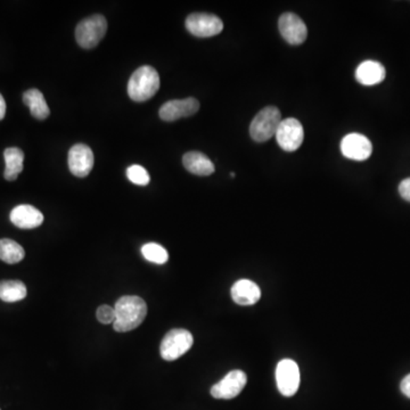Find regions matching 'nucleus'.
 I'll list each match as a JSON object with an SVG mask.
<instances>
[{
    "label": "nucleus",
    "mask_w": 410,
    "mask_h": 410,
    "mask_svg": "<svg viewBox=\"0 0 410 410\" xmlns=\"http://www.w3.org/2000/svg\"><path fill=\"white\" fill-rule=\"evenodd\" d=\"M114 331L126 333L139 327L147 315V306L136 295H124L116 301Z\"/></svg>",
    "instance_id": "f257e3e1"
},
{
    "label": "nucleus",
    "mask_w": 410,
    "mask_h": 410,
    "mask_svg": "<svg viewBox=\"0 0 410 410\" xmlns=\"http://www.w3.org/2000/svg\"><path fill=\"white\" fill-rule=\"evenodd\" d=\"M159 88V76L155 68L148 65L133 72L128 83V94L137 103L148 101Z\"/></svg>",
    "instance_id": "f03ea898"
},
{
    "label": "nucleus",
    "mask_w": 410,
    "mask_h": 410,
    "mask_svg": "<svg viewBox=\"0 0 410 410\" xmlns=\"http://www.w3.org/2000/svg\"><path fill=\"white\" fill-rule=\"evenodd\" d=\"M281 122L282 113L277 107H265L252 120L250 135L254 142H268L277 133Z\"/></svg>",
    "instance_id": "7ed1b4c3"
},
{
    "label": "nucleus",
    "mask_w": 410,
    "mask_h": 410,
    "mask_svg": "<svg viewBox=\"0 0 410 410\" xmlns=\"http://www.w3.org/2000/svg\"><path fill=\"white\" fill-rule=\"evenodd\" d=\"M107 31V18H104L103 15H92L78 24L76 39L80 47L92 49L100 44Z\"/></svg>",
    "instance_id": "20e7f679"
},
{
    "label": "nucleus",
    "mask_w": 410,
    "mask_h": 410,
    "mask_svg": "<svg viewBox=\"0 0 410 410\" xmlns=\"http://www.w3.org/2000/svg\"><path fill=\"white\" fill-rule=\"evenodd\" d=\"M193 342H194V339L191 332L181 330V328L171 330L167 333L161 342V346H159L161 357L167 361L177 360L192 348Z\"/></svg>",
    "instance_id": "39448f33"
},
{
    "label": "nucleus",
    "mask_w": 410,
    "mask_h": 410,
    "mask_svg": "<svg viewBox=\"0 0 410 410\" xmlns=\"http://www.w3.org/2000/svg\"><path fill=\"white\" fill-rule=\"evenodd\" d=\"M185 24L188 32L198 38L217 36L224 29V23L218 16L207 13H194L189 15Z\"/></svg>",
    "instance_id": "423d86ee"
},
{
    "label": "nucleus",
    "mask_w": 410,
    "mask_h": 410,
    "mask_svg": "<svg viewBox=\"0 0 410 410\" xmlns=\"http://www.w3.org/2000/svg\"><path fill=\"white\" fill-rule=\"evenodd\" d=\"M275 137L283 151L295 152L303 143V127L296 119H285L282 120Z\"/></svg>",
    "instance_id": "0eeeda50"
},
{
    "label": "nucleus",
    "mask_w": 410,
    "mask_h": 410,
    "mask_svg": "<svg viewBox=\"0 0 410 410\" xmlns=\"http://www.w3.org/2000/svg\"><path fill=\"white\" fill-rule=\"evenodd\" d=\"M276 382L279 392L285 397H293L300 385V369L292 359H283L276 368Z\"/></svg>",
    "instance_id": "6e6552de"
},
{
    "label": "nucleus",
    "mask_w": 410,
    "mask_h": 410,
    "mask_svg": "<svg viewBox=\"0 0 410 410\" xmlns=\"http://www.w3.org/2000/svg\"><path fill=\"white\" fill-rule=\"evenodd\" d=\"M246 383H248L246 374L243 370L235 369L228 373L222 381L211 387V396L224 400L236 398L239 393L242 392Z\"/></svg>",
    "instance_id": "1a4fd4ad"
},
{
    "label": "nucleus",
    "mask_w": 410,
    "mask_h": 410,
    "mask_svg": "<svg viewBox=\"0 0 410 410\" xmlns=\"http://www.w3.org/2000/svg\"><path fill=\"white\" fill-rule=\"evenodd\" d=\"M279 32L289 44H301L308 36L307 25L294 13H285L278 21Z\"/></svg>",
    "instance_id": "9d476101"
},
{
    "label": "nucleus",
    "mask_w": 410,
    "mask_h": 410,
    "mask_svg": "<svg viewBox=\"0 0 410 410\" xmlns=\"http://www.w3.org/2000/svg\"><path fill=\"white\" fill-rule=\"evenodd\" d=\"M341 152L346 159L365 161L372 155L373 145L363 135L357 133H349L341 142Z\"/></svg>",
    "instance_id": "9b49d317"
},
{
    "label": "nucleus",
    "mask_w": 410,
    "mask_h": 410,
    "mask_svg": "<svg viewBox=\"0 0 410 410\" xmlns=\"http://www.w3.org/2000/svg\"><path fill=\"white\" fill-rule=\"evenodd\" d=\"M200 109V102L196 98L189 97L186 100H174L167 102L159 109V118L163 121L172 122L181 118L194 116Z\"/></svg>",
    "instance_id": "f8f14e48"
},
{
    "label": "nucleus",
    "mask_w": 410,
    "mask_h": 410,
    "mask_svg": "<svg viewBox=\"0 0 410 410\" xmlns=\"http://www.w3.org/2000/svg\"><path fill=\"white\" fill-rule=\"evenodd\" d=\"M94 167V154L85 144L74 145L68 152V168L76 177L85 178Z\"/></svg>",
    "instance_id": "ddd939ff"
},
{
    "label": "nucleus",
    "mask_w": 410,
    "mask_h": 410,
    "mask_svg": "<svg viewBox=\"0 0 410 410\" xmlns=\"http://www.w3.org/2000/svg\"><path fill=\"white\" fill-rule=\"evenodd\" d=\"M9 219L13 224L21 229H33L44 222L42 213L36 207L28 204H22L14 207Z\"/></svg>",
    "instance_id": "4468645a"
},
{
    "label": "nucleus",
    "mask_w": 410,
    "mask_h": 410,
    "mask_svg": "<svg viewBox=\"0 0 410 410\" xmlns=\"http://www.w3.org/2000/svg\"><path fill=\"white\" fill-rule=\"evenodd\" d=\"M231 298L239 306H253L261 298V289L250 279H239L231 287Z\"/></svg>",
    "instance_id": "2eb2a0df"
},
{
    "label": "nucleus",
    "mask_w": 410,
    "mask_h": 410,
    "mask_svg": "<svg viewBox=\"0 0 410 410\" xmlns=\"http://www.w3.org/2000/svg\"><path fill=\"white\" fill-rule=\"evenodd\" d=\"M385 76V68L376 61H365L356 70V79L363 86H375L383 83Z\"/></svg>",
    "instance_id": "dca6fc26"
},
{
    "label": "nucleus",
    "mask_w": 410,
    "mask_h": 410,
    "mask_svg": "<svg viewBox=\"0 0 410 410\" xmlns=\"http://www.w3.org/2000/svg\"><path fill=\"white\" fill-rule=\"evenodd\" d=\"M183 167L191 174L207 177L216 170L212 161L201 152H188L183 157Z\"/></svg>",
    "instance_id": "f3484780"
},
{
    "label": "nucleus",
    "mask_w": 410,
    "mask_h": 410,
    "mask_svg": "<svg viewBox=\"0 0 410 410\" xmlns=\"http://www.w3.org/2000/svg\"><path fill=\"white\" fill-rule=\"evenodd\" d=\"M23 102L29 107L33 118L44 120L51 114V109L44 101V95L38 89H29L24 92Z\"/></svg>",
    "instance_id": "a211bd4d"
},
{
    "label": "nucleus",
    "mask_w": 410,
    "mask_h": 410,
    "mask_svg": "<svg viewBox=\"0 0 410 410\" xmlns=\"http://www.w3.org/2000/svg\"><path fill=\"white\" fill-rule=\"evenodd\" d=\"M6 169L4 177L8 181L18 179V174L23 171L24 153L18 147H9L4 152Z\"/></svg>",
    "instance_id": "6ab92c4d"
},
{
    "label": "nucleus",
    "mask_w": 410,
    "mask_h": 410,
    "mask_svg": "<svg viewBox=\"0 0 410 410\" xmlns=\"http://www.w3.org/2000/svg\"><path fill=\"white\" fill-rule=\"evenodd\" d=\"M27 287L21 281L0 282V300L5 302H18L27 296Z\"/></svg>",
    "instance_id": "aec40b11"
},
{
    "label": "nucleus",
    "mask_w": 410,
    "mask_h": 410,
    "mask_svg": "<svg viewBox=\"0 0 410 410\" xmlns=\"http://www.w3.org/2000/svg\"><path fill=\"white\" fill-rule=\"evenodd\" d=\"M25 257V251L18 243L12 239H0V260L4 263L14 265L21 263Z\"/></svg>",
    "instance_id": "412c9836"
},
{
    "label": "nucleus",
    "mask_w": 410,
    "mask_h": 410,
    "mask_svg": "<svg viewBox=\"0 0 410 410\" xmlns=\"http://www.w3.org/2000/svg\"><path fill=\"white\" fill-rule=\"evenodd\" d=\"M143 257L150 263L163 265L169 259V254L166 248L157 243H147L142 248Z\"/></svg>",
    "instance_id": "4be33fe9"
},
{
    "label": "nucleus",
    "mask_w": 410,
    "mask_h": 410,
    "mask_svg": "<svg viewBox=\"0 0 410 410\" xmlns=\"http://www.w3.org/2000/svg\"><path fill=\"white\" fill-rule=\"evenodd\" d=\"M127 177L131 183H136L138 186H146L151 180L146 169L138 164H133L127 169Z\"/></svg>",
    "instance_id": "5701e85b"
},
{
    "label": "nucleus",
    "mask_w": 410,
    "mask_h": 410,
    "mask_svg": "<svg viewBox=\"0 0 410 410\" xmlns=\"http://www.w3.org/2000/svg\"><path fill=\"white\" fill-rule=\"evenodd\" d=\"M96 317H97L98 322L103 325L113 324L116 320V309L111 306H107V304H103L101 307H98Z\"/></svg>",
    "instance_id": "b1692460"
},
{
    "label": "nucleus",
    "mask_w": 410,
    "mask_h": 410,
    "mask_svg": "<svg viewBox=\"0 0 410 410\" xmlns=\"http://www.w3.org/2000/svg\"><path fill=\"white\" fill-rule=\"evenodd\" d=\"M399 194L404 201L410 202V178L402 180L399 185Z\"/></svg>",
    "instance_id": "393cba45"
},
{
    "label": "nucleus",
    "mask_w": 410,
    "mask_h": 410,
    "mask_svg": "<svg viewBox=\"0 0 410 410\" xmlns=\"http://www.w3.org/2000/svg\"><path fill=\"white\" fill-rule=\"evenodd\" d=\"M400 389H402V392L404 393V396L410 399V374H408L402 380V384H400Z\"/></svg>",
    "instance_id": "a878e982"
},
{
    "label": "nucleus",
    "mask_w": 410,
    "mask_h": 410,
    "mask_svg": "<svg viewBox=\"0 0 410 410\" xmlns=\"http://www.w3.org/2000/svg\"><path fill=\"white\" fill-rule=\"evenodd\" d=\"M6 114V102L4 100L3 95L0 94V121L5 118Z\"/></svg>",
    "instance_id": "bb28decb"
}]
</instances>
